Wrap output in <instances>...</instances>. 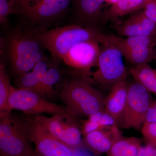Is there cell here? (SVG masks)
Returning a JSON list of instances; mask_svg holds the SVG:
<instances>
[{"label": "cell", "mask_w": 156, "mask_h": 156, "mask_svg": "<svg viewBox=\"0 0 156 156\" xmlns=\"http://www.w3.org/2000/svg\"><path fill=\"white\" fill-rule=\"evenodd\" d=\"M123 55L120 50L111 44H104L94 72L85 75L89 76V83L93 82L110 89L120 81L127 80V72L123 61Z\"/></svg>", "instance_id": "obj_3"}, {"label": "cell", "mask_w": 156, "mask_h": 156, "mask_svg": "<svg viewBox=\"0 0 156 156\" xmlns=\"http://www.w3.org/2000/svg\"><path fill=\"white\" fill-rule=\"evenodd\" d=\"M156 31V23L142 12L134 14L119 26L117 32L120 35L126 37H154Z\"/></svg>", "instance_id": "obj_13"}, {"label": "cell", "mask_w": 156, "mask_h": 156, "mask_svg": "<svg viewBox=\"0 0 156 156\" xmlns=\"http://www.w3.org/2000/svg\"><path fill=\"white\" fill-rule=\"evenodd\" d=\"M60 98L70 114L74 117H89L104 109L105 97L85 80L65 81Z\"/></svg>", "instance_id": "obj_2"}, {"label": "cell", "mask_w": 156, "mask_h": 156, "mask_svg": "<svg viewBox=\"0 0 156 156\" xmlns=\"http://www.w3.org/2000/svg\"><path fill=\"white\" fill-rule=\"evenodd\" d=\"M150 93L136 81L128 84L127 101L119 127L123 129L141 128L153 101Z\"/></svg>", "instance_id": "obj_5"}, {"label": "cell", "mask_w": 156, "mask_h": 156, "mask_svg": "<svg viewBox=\"0 0 156 156\" xmlns=\"http://www.w3.org/2000/svg\"><path fill=\"white\" fill-rule=\"evenodd\" d=\"M29 156H39V155H38L36 153H34V152H33Z\"/></svg>", "instance_id": "obj_33"}, {"label": "cell", "mask_w": 156, "mask_h": 156, "mask_svg": "<svg viewBox=\"0 0 156 156\" xmlns=\"http://www.w3.org/2000/svg\"><path fill=\"white\" fill-rule=\"evenodd\" d=\"M49 68L44 59L39 62L31 71L20 76L19 88L27 89L40 95V83Z\"/></svg>", "instance_id": "obj_17"}, {"label": "cell", "mask_w": 156, "mask_h": 156, "mask_svg": "<svg viewBox=\"0 0 156 156\" xmlns=\"http://www.w3.org/2000/svg\"><path fill=\"white\" fill-rule=\"evenodd\" d=\"M41 44L33 34L14 31L8 38L7 50L9 58L31 52L41 51Z\"/></svg>", "instance_id": "obj_15"}, {"label": "cell", "mask_w": 156, "mask_h": 156, "mask_svg": "<svg viewBox=\"0 0 156 156\" xmlns=\"http://www.w3.org/2000/svg\"><path fill=\"white\" fill-rule=\"evenodd\" d=\"M141 130L147 144L156 148V123L144 122Z\"/></svg>", "instance_id": "obj_26"}, {"label": "cell", "mask_w": 156, "mask_h": 156, "mask_svg": "<svg viewBox=\"0 0 156 156\" xmlns=\"http://www.w3.org/2000/svg\"><path fill=\"white\" fill-rule=\"evenodd\" d=\"M22 120L29 139L39 156H74L73 149L49 133L33 116Z\"/></svg>", "instance_id": "obj_7"}, {"label": "cell", "mask_w": 156, "mask_h": 156, "mask_svg": "<svg viewBox=\"0 0 156 156\" xmlns=\"http://www.w3.org/2000/svg\"><path fill=\"white\" fill-rule=\"evenodd\" d=\"M9 104L11 110H18L27 114L60 115L74 119L66 107L48 101L38 94L23 88H14L9 97Z\"/></svg>", "instance_id": "obj_6"}, {"label": "cell", "mask_w": 156, "mask_h": 156, "mask_svg": "<svg viewBox=\"0 0 156 156\" xmlns=\"http://www.w3.org/2000/svg\"><path fill=\"white\" fill-rule=\"evenodd\" d=\"M104 128H105L101 126L99 123L92 122L87 119L83 123L81 130L82 134L84 136L91 132L97 130H101Z\"/></svg>", "instance_id": "obj_28"}, {"label": "cell", "mask_w": 156, "mask_h": 156, "mask_svg": "<svg viewBox=\"0 0 156 156\" xmlns=\"http://www.w3.org/2000/svg\"><path fill=\"white\" fill-rule=\"evenodd\" d=\"M12 69L15 73L21 75L31 71L37 63L44 59L41 51L31 52L10 58Z\"/></svg>", "instance_id": "obj_20"}, {"label": "cell", "mask_w": 156, "mask_h": 156, "mask_svg": "<svg viewBox=\"0 0 156 156\" xmlns=\"http://www.w3.org/2000/svg\"><path fill=\"white\" fill-rule=\"evenodd\" d=\"M0 118L1 156H29L34 151L22 119L11 113Z\"/></svg>", "instance_id": "obj_4"}, {"label": "cell", "mask_w": 156, "mask_h": 156, "mask_svg": "<svg viewBox=\"0 0 156 156\" xmlns=\"http://www.w3.org/2000/svg\"><path fill=\"white\" fill-rule=\"evenodd\" d=\"M123 136L119 127L110 126L84 135L83 141L91 151L96 154L107 153L117 140Z\"/></svg>", "instance_id": "obj_11"}, {"label": "cell", "mask_w": 156, "mask_h": 156, "mask_svg": "<svg viewBox=\"0 0 156 156\" xmlns=\"http://www.w3.org/2000/svg\"><path fill=\"white\" fill-rule=\"evenodd\" d=\"M99 44L95 41L82 42L72 48L62 59L69 66L87 74L97 64L101 51Z\"/></svg>", "instance_id": "obj_9"}, {"label": "cell", "mask_w": 156, "mask_h": 156, "mask_svg": "<svg viewBox=\"0 0 156 156\" xmlns=\"http://www.w3.org/2000/svg\"><path fill=\"white\" fill-rule=\"evenodd\" d=\"M156 46L141 47L121 51L123 56L134 66L148 64L155 58Z\"/></svg>", "instance_id": "obj_23"}, {"label": "cell", "mask_w": 156, "mask_h": 156, "mask_svg": "<svg viewBox=\"0 0 156 156\" xmlns=\"http://www.w3.org/2000/svg\"><path fill=\"white\" fill-rule=\"evenodd\" d=\"M73 14L79 25L98 28L103 16L102 9L105 0H72Z\"/></svg>", "instance_id": "obj_12"}, {"label": "cell", "mask_w": 156, "mask_h": 156, "mask_svg": "<svg viewBox=\"0 0 156 156\" xmlns=\"http://www.w3.org/2000/svg\"><path fill=\"white\" fill-rule=\"evenodd\" d=\"M49 133L74 150L83 147L81 129L74 119L60 115L33 116Z\"/></svg>", "instance_id": "obj_8"}, {"label": "cell", "mask_w": 156, "mask_h": 156, "mask_svg": "<svg viewBox=\"0 0 156 156\" xmlns=\"http://www.w3.org/2000/svg\"><path fill=\"white\" fill-rule=\"evenodd\" d=\"M33 34L53 58L61 59L77 44L87 41H95L104 44L107 43L108 36L102 34L98 28L84 27L78 24L36 31Z\"/></svg>", "instance_id": "obj_1"}, {"label": "cell", "mask_w": 156, "mask_h": 156, "mask_svg": "<svg viewBox=\"0 0 156 156\" xmlns=\"http://www.w3.org/2000/svg\"><path fill=\"white\" fill-rule=\"evenodd\" d=\"M61 72L56 66L48 68L40 83V95L44 98L54 94V87L61 79Z\"/></svg>", "instance_id": "obj_24"}, {"label": "cell", "mask_w": 156, "mask_h": 156, "mask_svg": "<svg viewBox=\"0 0 156 156\" xmlns=\"http://www.w3.org/2000/svg\"><path fill=\"white\" fill-rule=\"evenodd\" d=\"M129 72L134 80L141 84L150 92L156 95V69L148 64L133 66Z\"/></svg>", "instance_id": "obj_21"}, {"label": "cell", "mask_w": 156, "mask_h": 156, "mask_svg": "<svg viewBox=\"0 0 156 156\" xmlns=\"http://www.w3.org/2000/svg\"><path fill=\"white\" fill-rule=\"evenodd\" d=\"M118 1V0H105V2L108 3V4H112H112Z\"/></svg>", "instance_id": "obj_32"}, {"label": "cell", "mask_w": 156, "mask_h": 156, "mask_svg": "<svg viewBox=\"0 0 156 156\" xmlns=\"http://www.w3.org/2000/svg\"><path fill=\"white\" fill-rule=\"evenodd\" d=\"M107 44L117 47L120 51L148 46H156L153 37L135 36L122 38L114 35H108Z\"/></svg>", "instance_id": "obj_19"}, {"label": "cell", "mask_w": 156, "mask_h": 156, "mask_svg": "<svg viewBox=\"0 0 156 156\" xmlns=\"http://www.w3.org/2000/svg\"><path fill=\"white\" fill-rule=\"evenodd\" d=\"M144 122L156 123V101H153L147 113Z\"/></svg>", "instance_id": "obj_29"}, {"label": "cell", "mask_w": 156, "mask_h": 156, "mask_svg": "<svg viewBox=\"0 0 156 156\" xmlns=\"http://www.w3.org/2000/svg\"><path fill=\"white\" fill-rule=\"evenodd\" d=\"M147 0H118L103 14L101 23L111 21L144 9Z\"/></svg>", "instance_id": "obj_16"}, {"label": "cell", "mask_w": 156, "mask_h": 156, "mask_svg": "<svg viewBox=\"0 0 156 156\" xmlns=\"http://www.w3.org/2000/svg\"><path fill=\"white\" fill-rule=\"evenodd\" d=\"M16 13V4L14 0H0V23L5 24L9 15Z\"/></svg>", "instance_id": "obj_25"}, {"label": "cell", "mask_w": 156, "mask_h": 156, "mask_svg": "<svg viewBox=\"0 0 156 156\" xmlns=\"http://www.w3.org/2000/svg\"><path fill=\"white\" fill-rule=\"evenodd\" d=\"M143 9L146 16L156 23V0H147Z\"/></svg>", "instance_id": "obj_27"}, {"label": "cell", "mask_w": 156, "mask_h": 156, "mask_svg": "<svg viewBox=\"0 0 156 156\" xmlns=\"http://www.w3.org/2000/svg\"><path fill=\"white\" fill-rule=\"evenodd\" d=\"M154 39H155V42L156 43V31L155 34L154 36Z\"/></svg>", "instance_id": "obj_34"}, {"label": "cell", "mask_w": 156, "mask_h": 156, "mask_svg": "<svg viewBox=\"0 0 156 156\" xmlns=\"http://www.w3.org/2000/svg\"><path fill=\"white\" fill-rule=\"evenodd\" d=\"M128 85L127 80L117 83L110 88L105 98V111L115 120L119 126L126 107Z\"/></svg>", "instance_id": "obj_14"}, {"label": "cell", "mask_w": 156, "mask_h": 156, "mask_svg": "<svg viewBox=\"0 0 156 156\" xmlns=\"http://www.w3.org/2000/svg\"><path fill=\"white\" fill-rule=\"evenodd\" d=\"M155 58H156V54H155Z\"/></svg>", "instance_id": "obj_35"}, {"label": "cell", "mask_w": 156, "mask_h": 156, "mask_svg": "<svg viewBox=\"0 0 156 156\" xmlns=\"http://www.w3.org/2000/svg\"><path fill=\"white\" fill-rule=\"evenodd\" d=\"M16 4V11L17 13L18 9L24 7L30 4L35 0H14Z\"/></svg>", "instance_id": "obj_31"}, {"label": "cell", "mask_w": 156, "mask_h": 156, "mask_svg": "<svg viewBox=\"0 0 156 156\" xmlns=\"http://www.w3.org/2000/svg\"><path fill=\"white\" fill-rule=\"evenodd\" d=\"M14 87L11 86L4 63L0 64V117L4 116L11 113L9 100L11 92Z\"/></svg>", "instance_id": "obj_22"}, {"label": "cell", "mask_w": 156, "mask_h": 156, "mask_svg": "<svg viewBox=\"0 0 156 156\" xmlns=\"http://www.w3.org/2000/svg\"><path fill=\"white\" fill-rule=\"evenodd\" d=\"M72 0H35L18 9L33 22H44L57 18L67 10Z\"/></svg>", "instance_id": "obj_10"}, {"label": "cell", "mask_w": 156, "mask_h": 156, "mask_svg": "<svg viewBox=\"0 0 156 156\" xmlns=\"http://www.w3.org/2000/svg\"><path fill=\"white\" fill-rule=\"evenodd\" d=\"M141 147V141L139 138L123 136L114 144L107 155V156H138Z\"/></svg>", "instance_id": "obj_18"}, {"label": "cell", "mask_w": 156, "mask_h": 156, "mask_svg": "<svg viewBox=\"0 0 156 156\" xmlns=\"http://www.w3.org/2000/svg\"><path fill=\"white\" fill-rule=\"evenodd\" d=\"M138 156H156V148L147 144L142 146Z\"/></svg>", "instance_id": "obj_30"}]
</instances>
